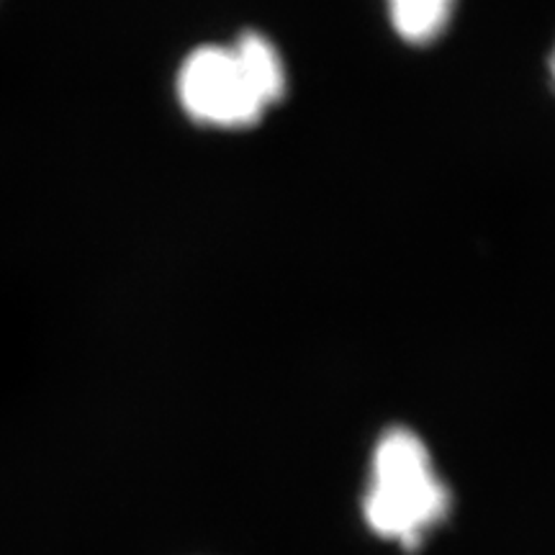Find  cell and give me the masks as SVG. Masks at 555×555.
<instances>
[{
  "instance_id": "cell-1",
  "label": "cell",
  "mask_w": 555,
  "mask_h": 555,
  "mask_svg": "<svg viewBox=\"0 0 555 555\" xmlns=\"http://www.w3.org/2000/svg\"><path fill=\"white\" fill-rule=\"evenodd\" d=\"M286 93V60L260 31H242L232 44L196 47L176 75L180 108L208 129L255 127Z\"/></svg>"
},
{
  "instance_id": "cell-2",
  "label": "cell",
  "mask_w": 555,
  "mask_h": 555,
  "mask_svg": "<svg viewBox=\"0 0 555 555\" xmlns=\"http://www.w3.org/2000/svg\"><path fill=\"white\" fill-rule=\"evenodd\" d=\"M448 512L450 491L437 478L420 435L406 427L386 429L373 450V478L363 504L373 532L412 551Z\"/></svg>"
},
{
  "instance_id": "cell-3",
  "label": "cell",
  "mask_w": 555,
  "mask_h": 555,
  "mask_svg": "<svg viewBox=\"0 0 555 555\" xmlns=\"http://www.w3.org/2000/svg\"><path fill=\"white\" fill-rule=\"evenodd\" d=\"M388 21L401 41L412 47L435 44L455 18L457 0H386Z\"/></svg>"
},
{
  "instance_id": "cell-4",
  "label": "cell",
  "mask_w": 555,
  "mask_h": 555,
  "mask_svg": "<svg viewBox=\"0 0 555 555\" xmlns=\"http://www.w3.org/2000/svg\"><path fill=\"white\" fill-rule=\"evenodd\" d=\"M547 75H551V82H553V88H555V44H553L551 57H547Z\"/></svg>"
}]
</instances>
